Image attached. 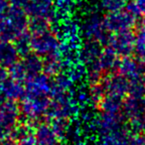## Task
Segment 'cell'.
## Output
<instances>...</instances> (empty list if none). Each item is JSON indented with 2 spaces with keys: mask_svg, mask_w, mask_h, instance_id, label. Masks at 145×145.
Masks as SVG:
<instances>
[{
  "mask_svg": "<svg viewBox=\"0 0 145 145\" xmlns=\"http://www.w3.org/2000/svg\"><path fill=\"white\" fill-rule=\"evenodd\" d=\"M27 15H30L33 18H45L51 15L52 9V0H27L24 8Z\"/></svg>",
  "mask_w": 145,
  "mask_h": 145,
  "instance_id": "7a4b0ae2",
  "label": "cell"
},
{
  "mask_svg": "<svg viewBox=\"0 0 145 145\" xmlns=\"http://www.w3.org/2000/svg\"><path fill=\"white\" fill-rule=\"evenodd\" d=\"M101 2L103 8L113 12L121 10L123 7L126 6L128 0H101Z\"/></svg>",
  "mask_w": 145,
  "mask_h": 145,
  "instance_id": "3957f363",
  "label": "cell"
},
{
  "mask_svg": "<svg viewBox=\"0 0 145 145\" xmlns=\"http://www.w3.org/2000/svg\"><path fill=\"white\" fill-rule=\"evenodd\" d=\"M136 17L131 14L128 10L126 11H113L106 17L105 23L107 28L113 31L128 30L135 23Z\"/></svg>",
  "mask_w": 145,
  "mask_h": 145,
  "instance_id": "6da1fadb",
  "label": "cell"
},
{
  "mask_svg": "<svg viewBox=\"0 0 145 145\" xmlns=\"http://www.w3.org/2000/svg\"><path fill=\"white\" fill-rule=\"evenodd\" d=\"M15 56V52L8 46H4L0 49V62L4 64H9L13 61V57Z\"/></svg>",
  "mask_w": 145,
  "mask_h": 145,
  "instance_id": "277c9868",
  "label": "cell"
}]
</instances>
